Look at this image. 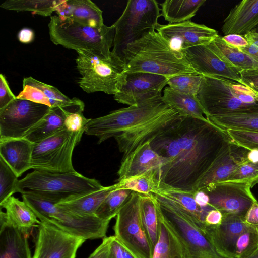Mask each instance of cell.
<instances>
[{
  "label": "cell",
  "mask_w": 258,
  "mask_h": 258,
  "mask_svg": "<svg viewBox=\"0 0 258 258\" xmlns=\"http://www.w3.org/2000/svg\"><path fill=\"white\" fill-rule=\"evenodd\" d=\"M166 163L158 184L195 193L202 177L232 141L226 130L208 120L180 116L149 140Z\"/></svg>",
  "instance_id": "1"
},
{
  "label": "cell",
  "mask_w": 258,
  "mask_h": 258,
  "mask_svg": "<svg viewBox=\"0 0 258 258\" xmlns=\"http://www.w3.org/2000/svg\"><path fill=\"white\" fill-rule=\"evenodd\" d=\"M112 236L103 238L101 244L94 251L88 258H107L109 252Z\"/></svg>",
  "instance_id": "53"
},
{
  "label": "cell",
  "mask_w": 258,
  "mask_h": 258,
  "mask_svg": "<svg viewBox=\"0 0 258 258\" xmlns=\"http://www.w3.org/2000/svg\"><path fill=\"white\" fill-rule=\"evenodd\" d=\"M257 28L258 0H243L230 10L221 30L224 36L244 35Z\"/></svg>",
  "instance_id": "24"
},
{
  "label": "cell",
  "mask_w": 258,
  "mask_h": 258,
  "mask_svg": "<svg viewBox=\"0 0 258 258\" xmlns=\"http://www.w3.org/2000/svg\"><path fill=\"white\" fill-rule=\"evenodd\" d=\"M197 203L202 208L210 206L208 196L203 190H200L194 193Z\"/></svg>",
  "instance_id": "56"
},
{
  "label": "cell",
  "mask_w": 258,
  "mask_h": 258,
  "mask_svg": "<svg viewBox=\"0 0 258 258\" xmlns=\"http://www.w3.org/2000/svg\"><path fill=\"white\" fill-rule=\"evenodd\" d=\"M159 235L153 250L152 258H190L185 245L165 219L159 206Z\"/></svg>",
  "instance_id": "27"
},
{
  "label": "cell",
  "mask_w": 258,
  "mask_h": 258,
  "mask_svg": "<svg viewBox=\"0 0 258 258\" xmlns=\"http://www.w3.org/2000/svg\"><path fill=\"white\" fill-rule=\"evenodd\" d=\"M251 229H252L244 223V217L223 214V219L219 225L215 227L206 225L204 232L221 256L224 258H235L234 247L238 237L243 232Z\"/></svg>",
  "instance_id": "18"
},
{
  "label": "cell",
  "mask_w": 258,
  "mask_h": 258,
  "mask_svg": "<svg viewBox=\"0 0 258 258\" xmlns=\"http://www.w3.org/2000/svg\"><path fill=\"white\" fill-rule=\"evenodd\" d=\"M32 258H75L83 238L40 221Z\"/></svg>",
  "instance_id": "16"
},
{
  "label": "cell",
  "mask_w": 258,
  "mask_h": 258,
  "mask_svg": "<svg viewBox=\"0 0 258 258\" xmlns=\"http://www.w3.org/2000/svg\"><path fill=\"white\" fill-rule=\"evenodd\" d=\"M116 217L114 236L139 258H152L153 249L141 220L139 193L132 192Z\"/></svg>",
  "instance_id": "12"
},
{
  "label": "cell",
  "mask_w": 258,
  "mask_h": 258,
  "mask_svg": "<svg viewBox=\"0 0 258 258\" xmlns=\"http://www.w3.org/2000/svg\"><path fill=\"white\" fill-rule=\"evenodd\" d=\"M240 76L242 84L258 95V69L242 70Z\"/></svg>",
  "instance_id": "50"
},
{
  "label": "cell",
  "mask_w": 258,
  "mask_h": 258,
  "mask_svg": "<svg viewBox=\"0 0 258 258\" xmlns=\"http://www.w3.org/2000/svg\"><path fill=\"white\" fill-rule=\"evenodd\" d=\"M90 119L86 118L82 112L69 113L65 119L64 127L71 132H79L85 129Z\"/></svg>",
  "instance_id": "46"
},
{
  "label": "cell",
  "mask_w": 258,
  "mask_h": 258,
  "mask_svg": "<svg viewBox=\"0 0 258 258\" xmlns=\"http://www.w3.org/2000/svg\"><path fill=\"white\" fill-rule=\"evenodd\" d=\"M155 30L174 49L181 53L191 47L207 45L218 35L216 30L190 20L166 25L158 24Z\"/></svg>",
  "instance_id": "17"
},
{
  "label": "cell",
  "mask_w": 258,
  "mask_h": 258,
  "mask_svg": "<svg viewBox=\"0 0 258 258\" xmlns=\"http://www.w3.org/2000/svg\"><path fill=\"white\" fill-rule=\"evenodd\" d=\"M84 130L71 132L64 128L34 144L31 169L52 172H77L73 165V153Z\"/></svg>",
  "instance_id": "11"
},
{
  "label": "cell",
  "mask_w": 258,
  "mask_h": 258,
  "mask_svg": "<svg viewBox=\"0 0 258 258\" xmlns=\"http://www.w3.org/2000/svg\"><path fill=\"white\" fill-rule=\"evenodd\" d=\"M223 219L222 213L216 209L209 211L205 218V223L208 226H217L219 225Z\"/></svg>",
  "instance_id": "54"
},
{
  "label": "cell",
  "mask_w": 258,
  "mask_h": 258,
  "mask_svg": "<svg viewBox=\"0 0 258 258\" xmlns=\"http://www.w3.org/2000/svg\"><path fill=\"white\" fill-rule=\"evenodd\" d=\"M244 258H258V248L252 254Z\"/></svg>",
  "instance_id": "58"
},
{
  "label": "cell",
  "mask_w": 258,
  "mask_h": 258,
  "mask_svg": "<svg viewBox=\"0 0 258 258\" xmlns=\"http://www.w3.org/2000/svg\"><path fill=\"white\" fill-rule=\"evenodd\" d=\"M141 217L144 228L153 249L157 242L160 229L158 202L153 194H140Z\"/></svg>",
  "instance_id": "35"
},
{
  "label": "cell",
  "mask_w": 258,
  "mask_h": 258,
  "mask_svg": "<svg viewBox=\"0 0 258 258\" xmlns=\"http://www.w3.org/2000/svg\"><path fill=\"white\" fill-rule=\"evenodd\" d=\"M132 192L130 190L125 189L112 191L99 206L95 213V216L101 220L110 221L116 216Z\"/></svg>",
  "instance_id": "40"
},
{
  "label": "cell",
  "mask_w": 258,
  "mask_h": 258,
  "mask_svg": "<svg viewBox=\"0 0 258 258\" xmlns=\"http://www.w3.org/2000/svg\"><path fill=\"white\" fill-rule=\"evenodd\" d=\"M180 116L176 110L158 119L147 122L133 130L114 137L121 153L125 158L139 146L149 141L164 127Z\"/></svg>",
  "instance_id": "22"
},
{
  "label": "cell",
  "mask_w": 258,
  "mask_h": 258,
  "mask_svg": "<svg viewBox=\"0 0 258 258\" xmlns=\"http://www.w3.org/2000/svg\"><path fill=\"white\" fill-rule=\"evenodd\" d=\"M207 46L226 64L240 71L258 69V61L239 49L228 45L220 35H218Z\"/></svg>",
  "instance_id": "30"
},
{
  "label": "cell",
  "mask_w": 258,
  "mask_h": 258,
  "mask_svg": "<svg viewBox=\"0 0 258 258\" xmlns=\"http://www.w3.org/2000/svg\"><path fill=\"white\" fill-rule=\"evenodd\" d=\"M104 186L95 179L76 172L36 170L19 180L16 192L31 194L57 203L99 190Z\"/></svg>",
  "instance_id": "4"
},
{
  "label": "cell",
  "mask_w": 258,
  "mask_h": 258,
  "mask_svg": "<svg viewBox=\"0 0 258 258\" xmlns=\"http://www.w3.org/2000/svg\"><path fill=\"white\" fill-rule=\"evenodd\" d=\"M162 99L168 106L176 110L181 116L207 120L196 96L178 92L167 86L163 90Z\"/></svg>",
  "instance_id": "32"
},
{
  "label": "cell",
  "mask_w": 258,
  "mask_h": 258,
  "mask_svg": "<svg viewBox=\"0 0 258 258\" xmlns=\"http://www.w3.org/2000/svg\"><path fill=\"white\" fill-rule=\"evenodd\" d=\"M0 206L5 209L9 220L24 231L30 232L40 222L33 211L24 201H20L13 196L0 204Z\"/></svg>",
  "instance_id": "33"
},
{
  "label": "cell",
  "mask_w": 258,
  "mask_h": 258,
  "mask_svg": "<svg viewBox=\"0 0 258 258\" xmlns=\"http://www.w3.org/2000/svg\"><path fill=\"white\" fill-rule=\"evenodd\" d=\"M59 1L52 0H7L0 7L8 10L30 11L43 16H51L55 12Z\"/></svg>",
  "instance_id": "39"
},
{
  "label": "cell",
  "mask_w": 258,
  "mask_h": 258,
  "mask_svg": "<svg viewBox=\"0 0 258 258\" xmlns=\"http://www.w3.org/2000/svg\"><path fill=\"white\" fill-rule=\"evenodd\" d=\"M19 177L0 157V204L16 192Z\"/></svg>",
  "instance_id": "42"
},
{
  "label": "cell",
  "mask_w": 258,
  "mask_h": 258,
  "mask_svg": "<svg viewBox=\"0 0 258 258\" xmlns=\"http://www.w3.org/2000/svg\"><path fill=\"white\" fill-rule=\"evenodd\" d=\"M254 30L258 33V28L254 29Z\"/></svg>",
  "instance_id": "59"
},
{
  "label": "cell",
  "mask_w": 258,
  "mask_h": 258,
  "mask_svg": "<svg viewBox=\"0 0 258 258\" xmlns=\"http://www.w3.org/2000/svg\"><path fill=\"white\" fill-rule=\"evenodd\" d=\"M50 108L46 105L16 97L0 109V140L24 138Z\"/></svg>",
  "instance_id": "13"
},
{
  "label": "cell",
  "mask_w": 258,
  "mask_h": 258,
  "mask_svg": "<svg viewBox=\"0 0 258 258\" xmlns=\"http://www.w3.org/2000/svg\"><path fill=\"white\" fill-rule=\"evenodd\" d=\"M247 160L252 162H258V149H254L249 151L247 154Z\"/></svg>",
  "instance_id": "57"
},
{
  "label": "cell",
  "mask_w": 258,
  "mask_h": 258,
  "mask_svg": "<svg viewBox=\"0 0 258 258\" xmlns=\"http://www.w3.org/2000/svg\"><path fill=\"white\" fill-rule=\"evenodd\" d=\"M33 145L24 138L0 140V157L20 177L31 169Z\"/></svg>",
  "instance_id": "26"
},
{
  "label": "cell",
  "mask_w": 258,
  "mask_h": 258,
  "mask_svg": "<svg viewBox=\"0 0 258 258\" xmlns=\"http://www.w3.org/2000/svg\"><path fill=\"white\" fill-rule=\"evenodd\" d=\"M182 53L197 74L223 78L242 84L240 71L226 64L207 45L191 47Z\"/></svg>",
  "instance_id": "19"
},
{
  "label": "cell",
  "mask_w": 258,
  "mask_h": 258,
  "mask_svg": "<svg viewBox=\"0 0 258 258\" xmlns=\"http://www.w3.org/2000/svg\"><path fill=\"white\" fill-rule=\"evenodd\" d=\"M107 258H139L114 235L112 236Z\"/></svg>",
  "instance_id": "47"
},
{
  "label": "cell",
  "mask_w": 258,
  "mask_h": 258,
  "mask_svg": "<svg viewBox=\"0 0 258 258\" xmlns=\"http://www.w3.org/2000/svg\"><path fill=\"white\" fill-rule=\"evenodd\" d=\"M120 57L124 63V72H146L168 78L197 74L183 53L174 49L155 30L128 44Z\"/></svg>",
  "instance_id": "2"
},
{
  "label": "cell",
  "mask_w": 258,
  "mask_h": 258,
  "mask_svg": "<svg viewBox=\"0 0 258 258\" xmlns=\"http://www.w3.org/2000/svg\"><path fill=\"white\" fill-rule=\"evenodd\" d=\"M225 181L247 182L251 188L258 184V162H252L247 160L241 164Z\"/></svg>",
  "instance_id": "44"
},
{
  "label": "cell",
  "mask_w": 258,
  "mask_h": 258,
  "mask_svg": "<svg viewBox=\"0 0 258 258\" xmlns=\"http://www.w3.org/2000/svg\"><path fill=\"white\" fill-rule=\"evenodd\" d=\"M23 84L34 86L40 90L49 102L51 108L60 107L70 112H83L84 110V103L79 99L76 97L71 99L57 88L40 82L32 77L24 78Z\"/></svg>",
  "instance_id": "34"
},
{
  "label": "cell",
  "mask_w": 258,
  "mask_h": 258,
  "mask_svg": "<svg viewBox=\"0 0 258 258\" xmlns=\"http://www.w3.org/2000/svg\"><path fill=\"white\" fill-rule=\"evenodd\" d=\"M165 163L166 159L159 155L152 148L150 141H147L122 159L116 182L151 170L159 172Z\"/></svg>",
  "instance_id": "21"
},
{
  "label": "cell",
  "mask_w": 258,
  "mask_h": 258,
  "mask_svg": "<svg viewBox=\"0 0 258 258\" xmlns=\"http://www.w3.org/2000/svg\"><path fill=\"white\" fill-rule=\"evenodd\" d=\"M59 17L92 27L104 25L102 10L90 0H59L55 11Z\"/></svg>",
  "instance_id": "25"
},
{
  "label": "cell",
  "mask_w": 258,
  "mask_h": 258,
  "mask_svg": "<svg viewBox=\"0 0 258 258\" xmlns=\"http://www.w3.org/2000/svg\"><path fill=\"white\" fill-rule=\"evenodd\" d=\"M70 112L60 107H51L48 112L24 137L37 143L63 130L67 115Z\"/></svg>",
  "instance_id": "29"
},
{
  "label": "cell",
  "mask_w": 258,
  "mask_h": 258,
  "mask_svg": "<svg viewBox=\"0 0 258 258\" xmlns=\"http://www.w3.org/2000/svg\"><path fill=\"white\" fill-rule=\"evenodd\" d=\"M222 37L228 45L236 48L245 47L248 44L243 35L232 34L222 36Z\"/></svg>",
  "instance_id": "52"
},
{
  "label": "cell",
  "mask_w": 258,
  "mask_h": 258,
  "mask_svg": "<svg viewBox=\"0 0 258 258\" xmlns=\"http://www.w3.org/2000/svg\"><path fill=\"white\" fill-rule=\"evenodd\" d=\"M76 52V66L81 75L78 83L81 89L88 93L103 92L115 95L125 71L122 58L114 54L111 58L105 59L86 50Z\"/></svg>",
  "instance_id": "9"
},
{
  "label": "cell",
  "mask_w": 258,
  "mask_h": 258,
  "mask_svg": "<svg viewBox=\"0 0 258 258\" xmlns=\"http://www.w3.org/2000/svg\"><path fill=\"white\" fill-rule=\"evenodd\" d=\"M30 232L15 226L6 212L0 213V258H32L28 243Z\"/></svg>",
  "instance_id": "23"
},
{
  "label": "cell",
  "mask_w": 258,
  "mask_h": 258,
  "mask_svg": "<svg viewBox=\"0 0 258 258\" xmlns=\"http://www.w3.org/2000/svg\"><path fill=\"white\" fill-rule=\"evenodd\" d=\"M160 11L155 0L128 1L122 14L112 24L114 37L111 52L120 57L128 44L155 30Z\"/></svg>",
  "instance_id": "8"
},
{
  "label": "cell",
  "mask_w": 258,
  "mask_h": 258,
  "mask_svg": "<svg viewBox=\"0 0 258 258\" xmlns=\"http://www.w3.org/2000/svg\"><path fill=\"white\" fill-rule=\"evenodd\" d=\"M226 131L232 141L239 146L249 150L258 149V132L234 129Z\"/></svg>",
  "instance_id": "45"
},
{
  "label": "cell",
  "mask_w": 258,
  "mask_h": 258,
  "mask_svg": "<svg viewBox=\"0 0 258 258\" xmlns=\"http://www.w3.org/2000/svg\"><path fill=\"white\" fill-rule=\"evenodd\" d=\"M51 41L55 45L73 49L90 51L105 59L113 56L114 28L112 25L92 27L58 15L51 16L48 24Z\"/></svg>",
  "instance_id": "5"
},
{
  "label": "cell",
  "mask_w": 258,
  "mask_h": 258,
  "mask_svg": "<svg viewBox=\"0 0 258 258\" xmlns=\"http://www.w3.org/2000/svg\"><path fill=\"white\" fill-rule=\"evenodd\" d=\"M175 110L168 106L161 97L137 106H128L103 116L90 118L85 126L84 133L97 137L98 143L100 144Z\"/></svg>",
  "instance_id": "6"
},
{
  "label": "cell",
  "mask_w": 258,
  "mask_h": 258,
  "mask_svg": "<svg viewBox=\"0 0 258 258\" xmlns=\"http://www.w3.org/2000/svg\"><path fill=\"white\" fill-rule=\"evenodd\" d=\"M165 76L141 72H124L119 82L114 99L117 102L137 106L160 98L167 85Z\"/></svg>",
  "instance_id": "14"
},
{
  "label": "cell",
  "mask_w": 258,
  "mask_h": 258,
  "mask_svg": "<svg viewBox=\"0 0 258 258\" xmlns=\"http://www.w3.org/2000/svg\"><path fill=\"white\" fill-rule=\"evenodd\" d=\"M16 98L10 88L3 74L0 75V109L4 108Z\"/></svg>",
  "instance_id": "49"
},
{
  "label": "cell",
  "mask_w": 258,
  "mask_h": 258,
  "mask_svg": "<svg viewBox=\"0 0 258 258\" xmlns=\"http://www.w3.org/2000/svg\"><path fill=\"white\" fill-rule=\"evenodd\" d=\"M24 201L42 222L53 225L85 240L104 238L110 221L96 216L82 217L67 211L52 200L30 194L22 195Z\"/></svg>",
  "instance_id": "7"
},
{
  "label": "cell",
  "mask_w": 258,
  "mask_h": 258,
  "mask_svg": "<svg viewBox=\"0 0 258 258\" xmlns=\"http://www.w3.org/2000/svg\"><path fill=\"white\" fill-rule=\"evenodd\" d=\"M249 151L232 141L200 180L197 191L210 184L225 181L241 164L247 160Z\"/></svg>",
  "instance_id": "20"
},
{
  "label": "cell",
  "mask_w": 258,
  "mask_h": 258,
  "mask_svg": "<svg viewBox=\"0 0 258 258\" xmlns=\"http://www.w3.org/2000/svg\"><path fill=\"white\" fill-rule=\"evenodd\" d=\"M244 222L249 228L258 232V202L253 203L247 211Z\"/></svg>",
  "instance_id": "51"
},
{
  "label": "cell",
  "mask_w": 258,
  "mask_h": 258,
  "mask_svg": "<svg viewBox=\"0 0 258 258\" xmlns=\"http://www.w3.org/2000/svg\"><path fill=\"white\" fill-rule=\"evenodd\" d=\"M159 194L174 201L192 216L198 226L204 231L205 218L208 212L214 209L211 206L201 207L196 202L194 193L175 189L163 184H158L153 192Z\"/></svg>",
  "instance_id": "31"
},
{
  "label": "cell",
  "mask_w": 258,
  "mask_h": 258,
  "mask_svg": "<svg viewBox=\"0 0 258 258\" xmlns=\"http://www.w3.org/2000/svg\"><path fill=\"white\" fill-rule=\"evenodd\" d=\"M203 76L198 74H183L168 78V86L174 90L197 96Z\"/></svg>",
  "instance_id": "41"
},
{
  "label": "cell",
  "mask_w": 258,
  "mask_h": 258,
  "mask_svg": "<svg viewBox=\"0 0 258 258\" xmlns=\"http://www.w3.org/2000/svg\"><path fill=\"white\" fill-rule=\"evenodd\" d=\"M205 2V0H166L161 4V15L169 24L188 21Z\"/></svg>",
  "instance_id": "36"
},
{
  "label": "cell",
  "mask_w": 258,
  "mask_h": 258,
  "mask_svg": "<svg viewBox=\"0 0 258 258\" xmlns=\"http://www.w3.org/2000/svg\"><path fill=\"white\" fill-rule=\"evenodd\" d=\"M196 96L206 119L258 112V95L245 85L225 78L203 76Z\"/></svg>",
  "instance_id": "3"
},
{
  "label": "cell",
  "mask_w": 258,
  "mask_h": 258,
  "mask_svg": "<svg viewBox=\"0 0 258 258\" xmlns=\"http://www.w3.org/2000/svg\"><path fill=\"white\" fill-rule=\"evenodd\" d=\"M116 188V184L109 186H104L99 190L57 203L56 205L80 216H95V213L101 203L107 196Z\"/></svg>",
  "instance_id": "28"
},
{
  "label": "cell",
  "mask_w": 258,
  "mask_h": 258,
  "mask_svg": "<svg viewBox=\"0 0 258 258\" xmlns=\"http://www.w3.org/2000/svg\"><path fill=\"white\" fill-rule=\"evenodd\" d=\"M18 38L19 41L22 43H30L34 38V31L30 28H23L19 32Z\"/></svg>",
  "instance_id": "55"
},
{
  "label": "cell",
  "mask_w": 258,
  "mask_h": 258,
  "mask_svg": "<svg viewBox=\"0 0 258 258\" xmlns=\"http://www.w3.org/2000/svg\"><path fill=\"white\" fill-rule=\"evenodd\" d=\"M207 119L224 130L234 129L258 132V112L209 117Z\"/></svg>",
  "instance_id": "37"
},
{
  "label": "cell",
  "mask_w": 258,
  "mask_h": 258,
  "mask_svg": "<svg viewBox=\"0 0 258 258\" xmlns=\"http://www.w3.org/2000/svg\"><path fill=\"white\" fill-rule=\"evenodd\" d=\"M251 188L247 182L224 181L210 184L201 190L208 196L209 205L222 214L244 217L251 205L257 201Z\"/></svg>",
  "instance_id": "15"
},
{
  "label": "cell",
  "mask_w": 258,
  "mask_h": 258,
  "mask_svg": "<svg viewBox=\"0 0 258 258\" xmlns=\"http://www.w3.org/2000/svg\"><path fill=\"white\" fill-rule=\"evenodd\" d=\"M258 248V232L251 229L241 233L234 247L235 258H244L252 254Z\"/></svg>",
  "instance_id": "43"
},
{
  "label": "cell",
  "mask_w": 258,
  "mask_h": 258,
  "mask_svg": "<svg viewBox=\"0 0 258 258\" xmlns=\"http://www.w3.org/2000/svg\"><path fill=\"white\" fill-rule=\"evenodd\" d=\"M158 173V170H151L140 175L123 179L115 183L116 189H128L142 195H150L157 188Z\"/></svg>",
  "instance_id": "38"
},
{
  "label": "cell",
  "mask_w": 258,
  "mask_h": 258,
  "mask_svg": "<svg viewBox=\"0 0 258 258\" xmlns=\"http://www.w3.org/2000/svg\"><path fill=\"white\" fill-rule=\"evenodd\" d=\"M161 212L182 239L190 258H224L196 222L194 217L174 201L159 194L153 193Z\"/></svg>",
  "instance_id": "10"
},
{
  "label": "cell",
  "mask_w": 258,
  "mask_h": 258,
  "mask_svg": "<svg viewBox=\"0 0 258 258\" xmlns=\"http://www.w3.org/2000/svg\"><path fill=\"white\" fill-rule=\"evenodd\" d=\"M243 36L248 44L239 49L258 61V33L253 30Z\"/></svg>",
  "instance_id": "48"
}]
</instances>
